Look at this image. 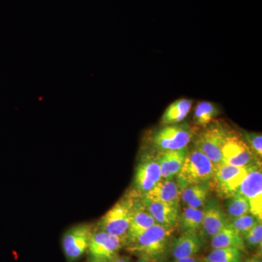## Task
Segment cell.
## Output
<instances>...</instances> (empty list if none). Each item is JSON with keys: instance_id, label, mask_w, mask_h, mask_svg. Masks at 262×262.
Wrapping results in <instances>:
<instances>
[{"instance_id": "obj_32", "label": "cell", "mask_w": 262, "mask_h": 262, "mask_svg": "<svg viewBox=\"0 0 262 262\" xmlns=\"http://www.w3.org/2000/svg\"><path fill=\"white\" fill-rule=\"evenodd\" d=\"M145 261H146V260H145ZM146 262H150V261H146Z\"/></svg>"}, {"instance_id": "obj_25", "label": "cell", "mask_w": 262, "mask_h": 262, "mask_svg": "<svg viewBox=\"0 0 262 262\" xmlns=\"http://www.w3.org/2000/svg\"><path fill=\"white\" fill-rule=\"evenodd\" d=\"M241 138L245 141L248 147L254 153L258 158L261 159L262 157V136L258 133L248 132L241 130Z\"/></svg>"}, {"instance_id": "obj_12", "label": "cell", "mask_w": 262, "mask_h": 262, "mask_svg": "<svg viewBox=\"0 0 262 262\" xmlns=\"http://www.w3.org/2000/svg\"><path fill=\"white\" fill-rule=\"evenodd\" d=\"M203 217L201 233L205 239L218 233L230 222V218L215 199H209L203 208Z\"/></svg>"}, {"instance_id": "obj_2", "label": "cell", "mask_w": 262, "mask_h": 262, "mask_svg": "<svg viewBox=\"0 0 262 262\" xmlns=\"http://www.w3.org/2000/svg\"><path fill=\"white\" fill-rule=\"evenodd\" d=\"M214 165L206 155L196 148L189 150L180 171L177 175L179 189L192 184L210 182L213 177Z\"/></svg>"}, {"instance_id": "obj_17", "label": "cell", "mask_w": 262, "mask_h": 262, "mask_svg": "<svg viewBox=\"0 0 262 262\" xmlns=\"http://www.w3.org/2000/svg\"><path fill=\"white\" fill-rule=\"evenodd\" d=\"M155 224L156 222L154 219L149 212L146 211L141 200L135 201L134 213H133L130 226L127 230L125 246L135 241L141 234L145 232Z\"/></svg>"}, {"instance_id": "obj_13", "label": "cell", "mask_w": 262, "mask_h": 262, "mask_svg": "<svg viewBox=\"0 0 262 262\" xmlns=\"http://www.w3.org/2000/svg\"><path fill=\"white\" fill-rule=\"evenodd\" d=\"M206 244L201 232H185L172 241L170 256L173 259L192 257L201 253Z\"/></svg>"}, {"instance_id": "obj_24", "label": "cell", "mask_w": 262, "mask_h": 262, "mask_svg": "<svg viewBox=\"0 0 262 262\" xmlns=\"http://www.w3.org/2000/svg\"><path fill=\"white\" fill-rule=\"evenodd\" d=\"M226 209L227 215L232 220L250 213L247 199L238 193L228 198L226 203Z\"/></svg>"}, {"instance_id": "obj_15", "label": "cell", "mask_w": 262, "mask_h": 262, "mask_svg": "<svg viewBox=\"0 0 262 262\" xmlns=\"http://www.w3.org/2000/svg\"><path fill=\"white\" fill-rule=\"evenodd\" d=\"M189 151L188 147L173 151H159L155 157L161 170L162 179L175 178L180 171Z\"/></svg>"}, {"instance_id": "obj_21", "label": "cell", "mask_w": 262, "mask_h": 262, "mask_svg": "<svg viewBox=\"0 0 262 262\" xmlns=\"http://www.w3.org/2000/svg\"><path fill=\"white\" fill-rule=\"evenodd\" d=\"M203 208H194L187 206L179 215L178 226L182 233L201 232L203 223Z\"/></svg>"}, {"instance_id": "obj_27", "label": "cell", "mask_w": 262, "mask_h": 262, "mask_svg": "<svg viewBox=\"0 0 262 262\" xmlns=\"http://www.w3.org/2000/svg\"><path fill=\"white\" fill-rule=\"evenodd\" d=\"M260 221L255 215L248 213L230 221L231 224L241 235H244ZM261 222V221H260Z\"/></svg>"}, {"instance_id": "obj_28", "label": "cell", "mask_w": 262, "mask_h": 262, "mask_svg": "<svg viewBox=\"0 0 262 262\" xmlns=\"http://www.w3.org/2000/svg\"><path fill=\"white\" fill-rule=\"evenodd\" d=\"M171 262H201V259L196 258L195 256H192V257H187L182 258H177V259H173Z\"/></svg>"}, {"instance_id": "obj_10", "label": "cell", "mask_w": 262, "mask_h": 262, "mask_svg": "<svg viewBox=\"0 0 262 262\" xmlns=\"http://www.w3.org/2000/svg\"><path fill=\"white\" fill-rule=\"evenodd\" d=\"M237 193L247 199L250 213L261 221L262 173L258 164L251 167L247 176L239 186Z\"/></svg>"}, {"instance_id": "obj_23", "label": "cell", "mask_w": 262, "mask_h": 262, "mask_svg": "<svg viewBox=\"0 0 262 262\" xmlns=\"http://www.w3.org/2000/svg\"><path fill=\"white\" fill-rule=\"evenodd\" d=\"M244 252L238 248L227 247L213 249L201 262H242Z\"/></svg>"}, {"instance_id": "obj_5", "label": "cell", "mask_w": 262, "mask_h": 262, "mask_svg": "<svg viewBox=\"0 0 262 262\" xmlns=\"http://www.w3.org/2000/svg\"><path fill=\"white\" fill-rule=\"evenodd\" d=\"M251 167L234 166L225 163L215 165L213 177L210 182L211 189H214L221 198L228 199L238 192L239 186Z\"/></svg>"}, {"instance_id": "obj_7", "label": "cell", "mask_w": 262, "mask_h": 262, "mask_svg": "<svg viewBox=\"0 0 262 262\" xmlns=\"http://www.w3.org/2000/svg\"><path fill=\"white\" fill-rule=\"evenodd\" d=\"M125 246L120 237L96 229L93 231L86 253L89 262H113Z\"/></svg>"}, {"instance_id": "obj_29", "label": "cell", "mask_w": 262, "mask_h": 262, "mask_svg": "<svg viewBox=\"0 0 262 262\" xmlns=\"http://www.w3.org/2000/svg\"><path fill=\"white\" fill-rule=\"evenodd\" d=\"M243 262H262L261 254L255 255L251 257L246 258Z\"/></svg>"}, {"instance_id": "obj_4", "label": "cell", "mask_w": 262, "mask_h": 262, "mask_svg": "<svg viewBox=\"0 0 262 262\" xmlns=\"http://www.w3.org/2000/svg\"><path fill=\"white\" fill-rule=\"evenodd\" d=\"M232 132L220 122H212L196 134L194 146L206 155L213 165L222 163V149Z\"/></svg>"}, {"instance_id": "obj_3", "label": "cell", "mask_w": 262, "mask_h": 262, "mask_svg": "<svg viewBox=\"0 0 262 262\" xmlns=\"http://www.w3.org/2000/svg\"><path fill=\"white\" fill-rule=\"evenodd\" d=\"M134 206L135 201L132 198L120 200L103 215L96 229L120 237L126 244L127 230L134 213Z\"/></svg>"}, {"instance_id": "obj_16", "label": "cell", "mask_w": 262, "mask_h": 262, "mask_svg": "<svg viewBox=\"0 0 262 262\" xmlns=\"http://www.w3.org/2000/svg\"><path fill=\"white\" fill-rule=\"evenodd\" d=\"M140 198L179 206V202L181 201L180 189L174 179H162L151 190Z\"/></svg>"}, {"instance_id": "obj_1", "label": "cell", "mask_w": 262, "mask_h": 262, "mask_svg": "<svg viewBox=\"0 0 262 262\" xmlns=\"http://www.w3.org/2000/svg\"><path fill=\"white\" fill-rule=\"evenodd\" d=\"M174 229L155 224L127 245V250L141 259L150 262H166L170 256Z\"/></svg>"}, {"instance_id": "obj_20", "label": "cell", "mask_w": 262, "mask_h": 262, "mask_svg": "<svg viewBox=\"0 0 262 262\" xmlns=\"http://www.w3.org/2000/svg\"><path fill=\"white\" fill-rule=\"evenodd\" d=\"M192 101L188 98H181L172 103L165 110L161 118L163 125L181 123L185 120L192 108Z\"/></svg>"}, {"instance_id": "obj_11", "label": "cell", "mask_w": 262, "mask_h": 262, "mask_svg": "<svg viewBox=\"0 0 262 262\" xmlns=\"http://www.w3.org/2000/svg\"><path fill=\"white\" fill-rule=\"evenodd\" d=\"M161 179V170L155 157H145L136 167L134 182L136 195L141 198Z\"/></svg>"}, {"instance_id": "obj_30", "label": "cell", "mask_w": 262, "mask_h": 262, "mask_svg": "<svg viewBox=\"0 0 262 262\" xmlns=\"http://www.w3.org/2000/svg\"><path fill=\"white\" fill-rule=\"evenodd\" d=\"M113 262H130V258L125 257V256H123V257H119L118 256Z\"/></svg>"}, {"instance_id": "obj_14", "label": "cell", "mask_w": 262, "mask_h": 262, "mask_svg": "<svg viewBox=\"0 0 262 262\" xmlns=\"http://www.w3.org/2000/svg\"><path fill=\"white\" fill-rule=\"evenodd\" d=\"M144 208L149 212L158 225L176 228L178 224L179 206L167 204L162 202L140 198Z\"/></svg>"}, {"instance_id": "obj_8", "label": "cell", "mask_w": 262, "mask_h": 262, "mask_svg": "<svg viewBox=\"0 0 262 262\" xmlns=\"http://www.w3.org/2000/svg\"><path fill=\"white\" fill-rule=\"evenodd\" d=\"M222 163L237 167L258 165V158L241 136L234 131L228 136L222 149Z\"/></svg>"}, {"instance_id": "obj_6", "label": "cell", "mask_w": 262, "mask_h": 262, "mask_svg": "<svg viewBox=\"0 0 262 262\" xmlns=\"http://www.w3.org/2000/svg\"><path fill=\"white\" fill-rule=\"evenodd\" d=\"M193 134L187 123L163 125L151 134V142L158 151L184 149L192 141Z\"/></svg>"}, {"instance_id": "obj_9", "label": "cell", "mask_w": 262, "mask_h": 262, "mask_svg": "<svg viewBox=\"0 0 262 262\" xmlns=\"http://www.w3.org/2000/svg\"><path fill=\"white\" fill-rule=\"evenodd\" d=\"M93 229L88 225H79L65 232L62 248L69 262H75L87 252Z\"/></svg>"}, {"instance_id": "obj_18", "label": "cell", "mask_w": 262, "mask_h": 262, "mask_svg": "<svg viewBox=\"0 0 262 262\" xmlns=\"http://www.w3.org/2000/svg\"><path fill=\"white\" fill-rule=\"evenodd\" d=\"M211 190L210 182L187 186L180 190L181 200L188 207L202 209L209 200Z\"/></svg>"}, {"instance_id": "obj_26", "label": "cell", "mask_w": 262, "mask_h": 262, "mask_svg": "<svg viewBox=\"0 0 262 262\" xmlns=\"http://www.w3.org/2000/svg\"><path fill=\"white\" fill-rule=\"evenodd\" d=\"M246 247L256 249L261 246L262 225L261 222L258 221L252 228L243 235Z\"/></svg>"}, {"instance_id": "obj_19", "label": "cell", "mask_w": 262, "mask_h": 262, "mask_svg": "<svg viewBox=\"0 0 262 262\" xmlns=\"http://www.w3.org/2000/svg\"><path fill=\"white\" fill-rule=\"evenodd\" d=\"M235 247L246 251L244 237L236 230L231 222L211 238V248H217Z\"/></svg>"}, {"instance_id": "obj_31", "label": "cell", "mask_w": 262, "mask_h": 262, "mask_svg": "<svg viewBox=\"0 0 262 262\" xmlns=\"http://www.w3.org/2000/svg\"><path fill=\"white\" fill-rule=\"evenodd\" d=\"M137 262H146V261L144 259H141V258H139V261Z\"/></svg>"}, {"instance_id": "obj_22", "label": "cell", "mask_w": 262, "mask_h": 262, "mask_svg": "<svg viewBox=\"0 0 262 262\" xmlns=\"http://www.w3.org/2000/svg\"><path fill=\"white\" fill-rule=\"evenodd\" d=\"M220 114V110L215 103L201 101L196 105L193 115V123L198 127H205L214 120Z\"/></svg>"}]
</instances>
